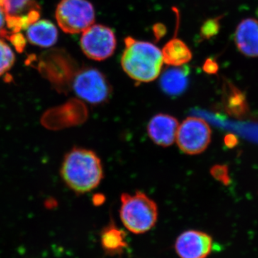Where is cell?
Instances as JSON below:
<instances>
[{"mask_svg": "<svg viewBox=\"0 0 258 258\" xmlns=\"http://www.w3.org/2000/svg\"><path fill=\"white\" fill-rule=\"evenodd\" d=\"M203 71L209 75L217 74L219 71V64L215 59L209 57L204 62Z\"/></svg>", "mask_w": 258, "mask_h": 258, "instance_id": "obj_20", "label": "cell"}, {"mask_svg": "<svg viewBox=\"0 0 258 258\" xmlns=\"http://www.w3.org/2000/svg\"><path fill=\"white\" fill-rule=\"evenodd\" d=\"M256 15H257V16L258 17V8L257 11H256Z\"/></svg>", "mask_w": 258, "mask_h": 258, "instance_id": "obj_26", "label": "cell"}, {"mask_svg": "<svg viewBox=\"0 0 258 258\" xmlns=\"http://www.w3.org/2000/svg\"><path fill=\"white\" fill-rule=\"evenodd\" d=\"M56 20L62 31L79 34L93 25L94 7L88 0H61L55 12Z\"/></svg>", "mask_w": 258, "mask_h": 258, "instance_id": "obj_4", "label": "cell"}, {"mask_svg": "<svg viewBox=\"0 0 258 258\" xmlns=\"http://www.w3.org/2000/svg\"><path fill=\"white\" fill-rule=\"evenodd\" d=\"M234 40L242 55L258 57V20L254 18L242 20L236 28Z\"/></svg>", "mask_w": 258, "mask_h": 258, "instance_id": "obj_10", "label": "cell"}, {"mask_svg": "<svg viewBox=\"0 0 258 258\" xmlns=\"http://www.w3.org/2000/svg\"><path fill=\"white\" fill-rule=\"evenodd\" d=\"M213 240L203 231H184L176 238L174 249L180 258H207L211 254Z\"/></svg>", "mask_w": 258, "mask_h": 258, "instance_id": "obj_8", "label": "cell"}, {"mask_svg": "<svg viewBox=\"0 0 258 258\" xmlns=\"http://www.w3.org/2000/svg\"><path fill=\"white\" fill-rule=\"evenodd\" d=\"M81 50L88 58L96 61L106 60L114 53L116 37L111 28L103 25H93L82 32Z\"/></svg>", "mask_w": 258, "mask_h": 258, "instance_id": "obj_7", "label": "cell"}, {"mask_svg": "<svg viewBox=\"0 0 258 258\" xmlns=\"http://www.w3.org/2000/svg\"><path fill=\"white\" fill-rule=\"evenodd\" d=\"M7 13L6 10L3 7L0 6V30L4 27L5 23L7 20Z\"/></svg>", "mask_w": 258, "mask_h": 258, "instance_id": "obj_24", "label": "cell"}, {"mask_svg": "<svg viewBox=\"0 0 258 258\" xmlns=\"http://www.w3.org/2000/svg\"><path fill=\"white\" fill-rule=\"evenodd\" d=\"M15 56L8 44L0 40V76L4 75L14 64Z\"/></svg>", "mask_w": 258, "mask_h": 258, "instance_id": "obj_17", "label": "cell"}, {"mask_svg": "<svg viewBox=\"0 0 258 258\" xmlns=\"http://www.w3.org/2000/svg\"><path fill=\"white\" fill-rule=\"evenodd\" d=\"M224 142H225L226 147L234 148L238 144V139L234 134H227L224 139Z\"/></svg>", "mask_w": 258, "mask_h": 258, "instance_id": "obj_22", "label": "cell"}, {"mask_svg": "<svg viewBox=\"0 0 258 258\" xmlns=\"http://www.w3.org/2000/svg\"><path fill=\"white\" fill-rule=\"evenodd\" d=\"M208 123L198 117H188L178 128L176 142L180 150L189 155L201 154L211 142Z\"/></svg>", "mask_w": 258, "mask_h": 258, "instance_id": "obj_6", "label": "cell"}, {"mask_svg": "<svg viewBox=\"0 0 258 258\" xmlns=\"http://www.w3.org/2000/svg\"><path fill=\"white\" fill-rule=\"evenodd\" d=\"M72 86L76 95L91 104L105 103L112 92L111 85L106 76L92 67H85L78 71Z\"/></svg>", "mask_w": 258, "mask_h": 258, "instance_id": "obj_5", "label": "cell"}, {"mask_svg": "<svg viewBox=\"0 0 258 258\" xmlns=\"http://www.w3.org/2000/svg\"><path fill=\"white\" fill-rule=\"evenodd\" d=\"M210 173L215 179L220 181L222 184L225 185L230 184L231 180L229 175L228 166L220 165V164L212 166Z\"/></svg>", "mask_w": 258, "mask_h": 258, "instance_id": "obj_18", "label": "cell"}, {"mask_svg": "<svg viewBox=\"0 0 258 258\" xmlns=\"http://www.w3.org/2000/svg\"><path fill=\"white\" fill-rule=\"evenodd\" d=\"M120 217L125 228L135 235L152 230L158 220V207L152 199L142 191L120 196Z\"/></svg>", "mask_w": 258, "mask_h": 258, "instance_id": "obj_3", "label": "cell"}, {"mask_svg": "<svg viewBox=\"0 0 258 258\" xmlns=\"http://www.w3.org/2000/svg\"><path fill=\"white\" fill-rule=\"evenodd\" d=\"M124 42L120 64L125 74L139 83L157 79L164 63L160 49L152 42L140 41L132 37H127Z\"/></svg>", "mask_w": 258, "mask_h": 258, "instance_id": "obj_2", "label": "cell"}, {"mask_svg": "<svg viewBox=\"0 0 258 258\" xmlns=\"http://www.w3.org/2000/svg\"><path fill=\"white\" fill-rule=\"evenodd\" d=\"M176 35L166 42L161 50L164 63L174 67L184 66L192 58V52L189 47Z\"/></svg>", "mask_w": 258, "mask_h": 258, "instance_id": "obj_14", "label": "cell"}, {"mask_svg": "<svg viewBox=\"0 0 258 258\" xmlns=\"http://www.w3.org/2000/svg\"><path fill=\"white\" fill-rule=\"evenodd\" d=\"M189 70L187 66H171L161 76V91L171 97L181 96L189 86Z\"/></svg>", "mask_w": 258, "mask_h": 258, "instance_id": "obj_11", "label": "cell"}, {"mask_svg": "<svg viewBox=\"0 0 258 258\" xmlns=\"http://www.w3.org/2000/svg\"><path fill=\"white\" fill-rule=\"evenodd\" d=\"M12 42L14 44L17 49H23L25 47V39L21 34H16L11 37Z\"/></svg>", "mask_w": 258, "mask_h": 258, "instance_id": "obj_23", "label": "cell"}, {"mask_svg": "<svg viewBox=\"0 0 258 258\" xmlns=\"http://www.w3.org/2000/svg\"><path fill=\"white\" fill-rule=\"evenodd\" d=\"M28 0H6L5 9L8 14H15L23 9Z\"/></svg>", "mask_w": 258, "mask_h": 258, "instance_id": "obj_19", "label": "cell"}, {"mask_svg": "<svg viewBox=\"0 0 258 258\" xmlns=\"http://www.w3.org/2000/svg\"><path fill=\"white\" fill-rule=\"evenodd\" d=\"M227 96L225 102V108L230 114L237 117H242L248 111L245 96L240 90L237 89L233 85L228 83L227 86Z\"/></svg>", "mask_w": 258, "mask_h": 258, "instance_id": "obj_15", "label": "cell"}, {"mask_svg": "<svg viewBox=\"0 0 258 258\" xmlns=\"http://www.w3.org/2000/svg\"><path fill=\"white\" fill-rule=\"evenodd\" d=\"M179 126V122L174 116L159 113L149 121L147 132L154 143L166 147L175 142Z\"/></svg>", "mask_w": 258, "mask_h": 258, "instance_id": "obj_9", "label": "cell"}, {"mask_svg": "<svg viewBox=\"0 0 258 258\" xmlns=\"http://www.w3.org/2000/svg\"><path fill=\"white\" fill-rule=\"evenodd\" d=\"M61 176L73 191L84 194L94 189L103 176L101 159L88 149L75 148L64 158Z\"/></svg>", "mask_w": 258, "mask_h": 258, "instance_id": "obj_1", "label": "cell"}, {"mask_svg": "<svg viewBox=\"0 0 258 258\" xmlns=\"http://www.w3.org/2000/svg\"><path fill=\"white\" fill-rule=\"evenodd\" d=\"M105 202V198L103 195H96L93 198V203L96 206H100V205H103Z\"/></svg>", "mask_w": 258, "mask_h": 258, "instance_id": "obj_25", "label": "cell"}, {"mask_svg": "<svg viewBox=\"0 0 258 258\" xmlns=\"http://www.w3.org/2000/svg\"><path fill=\"white\" fill-rule=\"evenodd\" d=\"M100 238L102 248L109 256L120 255L128 247L125 231L113 222L103 227Z\"/></svg>", "mask_w": 258, "mask_h": 258, "instance_id": "obj_12", "label": "cell"}, {"mask_svg": "<svg viewBox=\"0 0 258 258\" xmlns=\"http://www.w3.org/2000/svg\"><path fill=\"white\" fill-rule=\"evenodd\" d=\"M153 32H154V37L156 40L159 41L161 38L165 35L166 32V28L165 25L161 23H157L153 26Z\"/></svg>", "mask_w": 258, "mask_h": 258, "instance_id": "obj_21", "label": "cell"}, {"mask_svg": "<svg viewBox=\"0 0 258 258\" xmlns=\"http://www.w3.org/2000/svg\"><path fill=\"white\" fill-rule=\"evenodd\" d=\"M27 37L30 43L42 47L55 45L58 37V32L53 23L49 20L35 22L28 27Z\"/></svg>", "mask_w": 258, "mask_h": 258, "instance_id": "obj_13", "label": "cell"}, {"mask_svg": "<svg viewBox=\"0 0 258 258\" xmlns=\"http://www.w3.org/2000/svg\"><path fill=\"white\" fill-rule=\"evenodd\" d=\"M225 15H220L215 18H210L204 22L200 28V35L203 40H209L218 35L221 28V20Z\"/></svg>", "mask_w": 258, "mask_h": 258, "instance_id": "obj_16", "label": "cell"}]
</instances>
